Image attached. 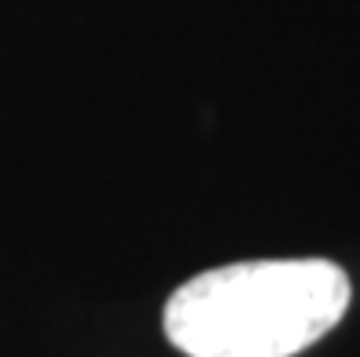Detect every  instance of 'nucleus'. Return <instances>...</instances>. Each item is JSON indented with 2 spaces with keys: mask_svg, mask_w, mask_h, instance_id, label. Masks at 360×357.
<instances>
[{
  "mask_svg": "<svg viewBox=\"0 0 360 357\" xmlns=\"http://www.w3.org/2000/svg\"><path fill=\"white\" fill-rule=\"evenodd\" d=\"M331 259H248L189 277L164 306V335L186 357H295L349 310Z\"/></svg>",
  "mask_w": 360,
  "mask_h": 357,
  "instance_id": "1",
  "label": "nucleus"
}]
</instances>
